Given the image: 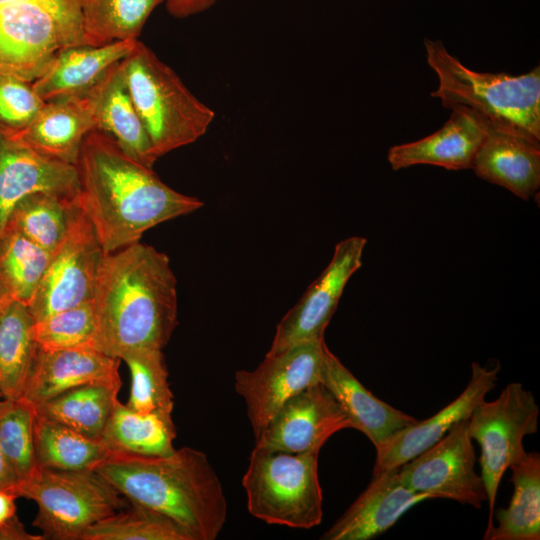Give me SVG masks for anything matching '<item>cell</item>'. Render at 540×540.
<instances>
[{"label":"cell","instance_id":"obj_1","mask_svg":"<svg viewBox=\"0 0 540 540\" xmlns=\"http://www.w3.org/2000/svg\"><path fill=\"white\" fill-rule=\"evenodd\" d=\"M78 202L104 253L140 241L154 226L203 206L196 197L166 185L127 155L108 134L90 131L76 163Z\"/></svg>","mask_w":540,"mask_h":540},{"label":"cell","instance_id":"obj_2","mask_svg":"<svg viewBox=\"0 0 540 540\" xmlns=\"http://www.w3.org/2000/svg\"><path fill=\"white\" fill-rule=\"evenodd\" d=\"M176 285L169 257L150 245L138 241L105 253L93 297V348L118 359L163 349L178 323Z\"/></svg>","mask_w":540,"mask_h":540},{"label":"cell","instance_id":"obj_3","mask_svg":"<svg viewBox=\"0 0 540 540\" xmlns=\"http://www.w3.org/2000/svg\"><path fill=\"white\" fill-rule=\"evenodd\" d=\"M94 471L128 501L175 521L193 540H214L225 525L223 486L200 450L182 447L166 456L115 453Z\"/></svg>","mask_w":540,"mask_h":540},{"label":"cell","instance_id":"obj_4","mask_svg":"<svg viewBox=\"0 0 540 540\" xmlns=\"http://www.w3.org/2000/svg\"><path fill=\"white\" fill-rule=\"evenodd\" d=\"M426 59L438 77L431 96L444 108L467 106L490 123L540 142V67L513 76L476 72L451 55L442 41L424 39Z\"/></svg>","mask_w":540,"mask_h":540},{"label":"cell","instance_id":"obj_5","mask_svg":"<svg viewBox=\"0 0 540 540\" xmlns=\"http://www.w3.org/2000/svg\"><path fill=\"white\" fill-rule=\"evenodd\" d=\"M126 81L157 158L203 136L215 112L141 41L123 60Z\"/></svg>","mask_w":540,"mask_h":540},{"label":"cell","instance_id":"obj_6","mask_svg":"<svg viewBox=\"0 0 540 540\" xmlns=\"http://www.w3.org/2000/svg\"><path fill=\"white\" fill-rule=\"evenodd\" d=\"M319 452L253 448L242 478L249 513L268 524L290 528L319 525L323 515Z\"/></svg>","mask_w":540,"mask_h":540},{"label":"cell","instance_id":"obj_7","mask_svg":"<svg viewBox=\"0 0 540 540\" xmlns=\"http://www.w3.org/2000/svg\"><path fill=\"white\" fill-rule=\"evenodd\" d=\"M15 494L36 502L33 525L42 531L43 539L50 540H81L89 527L129 504L94 470L37 466Z\"/></svg>","mask_w":540,"mask_h":540},{"label":"cell","instance_id":"obj_8","mask_svg":"<svg viewBox=\"0 0 540 540\" xmlns=\"http://www.w3.org/2000/svg\"><path fill=\"white\" fill-rule=\"evenodd\" d=\"M539 412L532 392L514 382L495 400L480 402L467 420L469 435L481 448V477L489 506L485 532L493 526L500 481L505 471L526 453L523 440L537 432Z\"/></svg>","mask_w":540,"mask_h":540},{"label":"cell","instance_id":"obj_9","mask_svg":"<svg viewBox=\"0 0 540 540\" xmlns=\"http://www.w3.org/2000/svg\"><path fill=\"white\" fill-rule=\"evenodd\" d=\"M104 251L77 202L68 231L50 253L47 267L28 308L34 321L93 300Z\"/></svg>","mask_w":540,"mask_h":540},{"label":"cell","instance_id":"obj_10","mask_svg":"<svg viewBox=\"0 0 540 540\" xmlns=\"http://www.w3.org/2000/svg\"><path fill=\"white\" fill-rule=\"evenodd\" d=\"M325 346L324 338L301 342L266 353L254 370L235 373V390L244 400L255 438L284 403L320 382Z\"/></svg>","mask_w":540,"mask_h":540},{"label":"cell","instance_id":"obj_11","mask_svg":"<svg viewBox=\"0 0 540 540\" xmlns=\"http://www.w3.org/2000/svg\"><path fill=\"white\" fill-rule=\"evenodd\" d=\"M467 420L454 425L439 441L398 467L401 483L429 498L481 508L487 494L481 475L475 471L476 454Z\"/></svg>","mask_w":540,"mask_h":540},{"label":"cell","instance_id":"obj_12","mask_svg":"<svg viewBox=\"0 0 540 540\" xmlns=\"http://www.w3.org/2000/svg\"><path fill=\"white\" fill-rule=\"evenodd\" d=\"M80 45L48 9L26 2L0 4V73L34 82L56 52Z\"/></svg>","mask_w":540,"mask_h":540},{"label":"cell","instance_id":"obj_13","mask_svg":"<svg viewBox=\"0 0 540 540\" xmlns=\"http://www.w3.org/2000/svg\"><path fill=\"white\" fill-rule=\"evenodd\" d=\"M366 243L364 237L353 236L335 245L327 267L277 324L267 353L324 338L347 282L362 266Z\"/></svg>","mask_w":540,"mask_h":540},{"label":"cell","instance_id":"obj_14","mask_svg":"<svg viewBox=\"0 0 540 540\" xmlns=\"http://www.w3.org/2000/svg\"><path fill=\"white\" fill-rule=\"evenodd\" d=\"M352 428L335 396L321 382L294 395L255 438L254 448L270 452L320 451L336 432Z\"/></svg>","mask_w":540,"mask_h":540},{"label":"cell","instance_id":"obj_15","mask_svg":"<svg viewBox=\"0 0 540 540\" xmlns=\"http://www.w3.org/2000/svg\"><path fill=\"white\" fill-rule=\"evenodd\" d=\"M78 190L75 165L44 156L0 132V239L11 212L25 197L37 192L76 197Z\"/></svg>","mask_w":540,"mask_h":540},{"label":"cell","instance_id":"obj_16","mask_svg":"<svg viewBox=\"0 0 540 540\" xmlns=\"http://www.w3.org/2000/svg\"><path fill=\"white\" fill-rule=\"evenodd\" d=\"M500 364L493 367L471 365V378L462 393L428 419L417 421L392 435L378 448L373 475L400 467L437 441L454 425L467 420L497 383Z\"/></svg>","mask_w":540,"mask_h":540},{"label":"cell","instance_id":"obj_17","mask_svg":"<svg viewBox=\"0 0 540 540\" xmlns=\"http://www.w3.org/2000/svg\"><path fill=\"white\" fill-rule=\"evenodd\" d=\"M449 120L420 140L392 146L387 160L393 170L425 164L448 170L471 169L489 121L475 110L455 105Z\"/></svg>","mask_w":540,"mask_h":540},{"label":"cell","instance_id":"obj_18","mask_svg":"<svg viewBox=\"0 0 540 540\" xmlns=\"http://www.w3.org/2000/svg\"><path fill=\"white\" fill-rule=\"evenodd\" d=\"M120 361L92 347L39 349L20 399L36 406L86 384L121 385Z\"/></svg>","mask_w":540,"mask_h":540},{"label":"cell","instance_id":"obj_19","mask_svg":"<svg viewBox=\"0 0 540 540\" xmlns=\"http://www.w3.org/2000/svg\"><path fill=\"white\" fill-rule=\"evenodd\" d=\"M430 499L401 483L398 467L373 475L367 488L321 536L322 540H369L390 527L414 505Z\"/></svg>","mask_w":540,"mask_h":540},{"label":"cell","instance_id":"obj_20","mask_svg":"<svg viewBox=\"0 0 540 540\" xmlns=\"http://www.w3.org/2000/svg\"><path fill=\"white\" fill-rule=\"evenodd\" d=\"M471 169L479 178L528 200L540 186V142L489 122Z\"/></svg>","mask_w":540,"mask_h":540},{"label":"cell","instance_id":"obj_21","mask_svg":"<svg viewBox=\"0 0 540 540\" xmlns=\"http://www.w3.org/2000/svg\"><path fill=\"white\" fill-rule=\"evenodd\" d=\"M138 39L104 45H71L60 48L33 87L45 102L67 96H86L117 62L125 59Z\"/></svg>","mask_w":540,"mask_h":540},{"label":"cell","instance_id":"obj_22","mask_svg":"<svg viewBox=\"0 0 540 540\" xmlns=\"http://www.w3.org/2000/svg\"><path fill=\"white\" fill-rule=\"evenodd\" d=\"M123 60L87 94L95 130L110 135L127 155L152 168L158 158L130 95Z\"/></svg>","mask_w":540,"mask_h":540},{"label":"cell","instance_id":"obj_23","mask_svg":"<svg viewBox=\"0 0 540 540\" xmlns=\"http://www.w3.org/2000/svg\"><path fill=\"white\" fill-rule=\"evenodd\" d=\"M320 382L335 396L352 428L362 432L375 449L399 430L418 420L374 396L327 347Z\"/></svg>","mask_w":540,"mask_h":540},{"label":"cell","instance_id":"obj_24","mask_svg":"<svg viewBox=\"0 0 540 540\" xmlns=\"http://www.w3.org/2000/svg\"><path fill=\"white\" fill-rule=\"evenodd\" d=\"M92 130L95 125L87 95L67 96L45 101L23 131L8 136L44 156L76 165L82 143Z\"/></svg>","mask_w":540,"mask_h":540},{"label":"cell","instance_id":"obj_25","mask_svg":"<svg viewBox=\"0 0 540 540\" xmlns=\"http://www.w3.org/2000/svg\"><path fill=\"white\" fill-rule=\"evenodd\" d=\"M513 495L507 508L494 511L497 525L485 532L487 540L540 539V455L526 452L513 463Z\"/></svg>","mask_w":540,"mask_h":540},{"label":"cell","instance_id":"obj_26","mask_svg":"<svg viewBox=\"0 0 540 540\" xmlns=\"http://www.w3.org/2000/svg\"><path fill=\"white\" fill-rule=\"evenodd\" d=\"M172 414L140 413L117 400L100 440L113 453L166 456L175 451Z\"/></svg>","mask_w":540,"mask_h":540},{"label":"cell","instance_id":"obj_27","mask_svg":"<svg viewBox=\"0 0 540 540\" xmlns=\"http://www.w3.org/2000/svg\"><path fill=\"white\" fill-rule=\"evenodd\" d=\"M34 318L27 305L11 300L0 313V390L5 399H20L35 363L38 346Z\"/></svg>","mask_w":540,"mask_h":540},{"label":"cell","instance_id":"obj_28","mask_svg":"<svg viewBox=\"0 0 540 540\" xmlns=\"http://www.w3.org/2000/svg\"><path fill=\"white\" fill-rule=\"evenodd\" d=\"M120 387L110 383L86 384L33 406L34 411L89 438L100 439Z\"/></svg>","mask_w":540,"mask_h":540},{"label":"cell","instance_id":"obj_29","mask_svg":"<svg viewBox=\"0 0 540 540\" xmlns=\"http://www.w3.org/2000/svg\"><path fill=\"white\" fill-rule=\"evenodd\" d=\"M34 444L39 467L94 470L113 453L100 439L89 438L35 413Z\"/></svg>","mask_w":540,"mask_h":540},{"label":"cell","instance_id":"obj_30","mask_svg":"<svg viewBox=\"0 0 540 540\" xmlns=\"http://www.w3.org/2000/svg\"><path fill=\"white\" fill-rule=\"evenodd\" d=\"M165 0H81L84 44L138 39L152 11Z\"/></svg>","mask_w":540,"mask_h":540},{"label":"cell","instance_id":"obj_31","mask_svg":"<svg viewBox=\"0 0 540 540\" xmlns=\"http://www.w3.org/2000/svg\"><path fill=\"white\" fill-rule=\"evenodd\" d=\"M77 202L78 195L67 197L47 192L33 193L14 207L6 227L17 230L51 253L64 239Z\"/></svg>","mask_w":540,"mask_h":540},{"label":"cell","instance_id":"obj_32","mask_svg":"<svg viewBox=\"0 0 540 540\" xmlns=\"http://www.w3.org/2000/svg\"><path fill=\"white\" fill-rule=\"evenodd\" d=\"M50 253L17 230L5 227L0 239V287L11 300L29 305Z\"/></svg>","mask_w":540,"mask_h":540},{"label":"cell","instance_id":"obj_33","mask_svg":"<svg viewBox=\"0 0 540 540\" xmlns=\"http://www.w3.org/2000/svg\"><path fill=\"white\" fill-rule=\"evenodd\" d=\"M81 540H193L169 517L129 501L111 516L89 527Z\"/></svg>","mask_w":540,"mask_h":540},{"label":"cell","instance_id":"obj_34","mask_svg":"<svg viewBox=\"0 0 540 540\" xmlns=\"http://www.w3.org/2000/svg\"><path fill=\"white\" fill-rule=\"evenodd\" d=\"M131 374L126 405L137 412L172 414L174 396L168 382V369L162 349H140L121 358Z\"/></svg>","mask_w":540,"mask_h":540},{"label":"cell","instance_id":"obj_35","mask_svg":"<svg viewBox=\"0 0 540 540\" xmlns=\"http://www.w3.org/2000/svg\"><path fill=\"white\" fill-rule=\"evenodd\" d=\"M34 420V407L28 402L5 398L0 401V446L20 482L37 467Z\"/></svg>","mask_w":540,"mask_h":540},{"label":"cell","instance_id":"obj_36","mask_svg":"<svg viewBox=\"0 0 540 540\" xmlns=\"http://www.w3.org/2000/svg\"><path fill=\"white\" fill-rule=\"evenodd\" d=\"M96 335L93 300L34 321L33 336L40 350L92 347Z\"/></svg>","mask_w":540,"mask_h":540},{"label":"cell","instance_id":"obj_37","mask_svg":"<svg viewBox=\"0 0 540 540\" xmlns=\"http://www.w3.org/2000/svg\"><path fill=\"white\" fill-rule=\"evenodd\" d=\"M44 101L29 82L0 73V132L15 135L35 118Z\"/></svg>","mask_w":540,"mask_h":540},{"label":"cell","instance_id":"obj_38","mask_svg":"<svg viewBox=\"0 0 540 540\" xmlns=\"http://www.w3.org/2000/svg\"><path fill=\"white\" fill-rule=\"evenodd\" d=\"M8 2H26L45 7L67 27L79 44H84L81 25V0H0V4Z\"/></svg>","mask_w":540,"mask_h":540},{"label":"cell","instance_id":"obj_39","mask_svg":"<svg viewBox=\"0 0 540 540\" xmlns=\"http://www.w3.org/2000/svg\"><path fill=\"white\" fill-rule=\"evenodd\" d=\"M218 0H165L166 9L175 18H186L211 8Z\"/></svg>","mask_w":540,"mask_h":540},{"label":"cell","instance_id":"obj_40","mask_svg":"<svg viewBox=\"0 0 540 540\" xmlns=\"http://www.w3.org/2000/svg\"><path fill=\"white\" fill-rule=\"evenodd\" d=\"M18 498L15 493L0 489V529L17 520L15 500Z\"/></svg>","mask_w":540,"mask_h":540},{"label":"cell","instance_id":"obj_41","mask_svg":"<svg viewBox=\"0 0 540 540\" xmlns=\"http://www.w3.org/2000/svg\"><path fill=\"white\" fill-rule=\"evenodd\" d=\"M20 480L0 446V489L15 493Z\"/></svg>","mask_w":540,"mask_h":540},{"label":"cell","instance_id":"obj_42","mask_svg":"<svg viewBox=\"0 0 540 540\" xmlns=\"http://www.w3.org/2000/svg\"><path fill=\"white\" fill-rule=\"evenodd\" d=\"M10 301L11 299L9 298V296L0 287V313Z\"/></svg>","mask_w":540,"mask_h":540},{"label":"cell","instance_id":"obj_43","mask_svg":"<svg viewBox=\"0 0 540 540\" xmlns=\"http://www.w3.org/2000/svg\"><path fill=\"white\" fill-rule=\"evenodd\" d=\"M1 396H2V394H1V390H0V397H1ZM0 401H1V400H0Z\"/></svg>","mask_w":540,"mask_h":540}]
</instances>
